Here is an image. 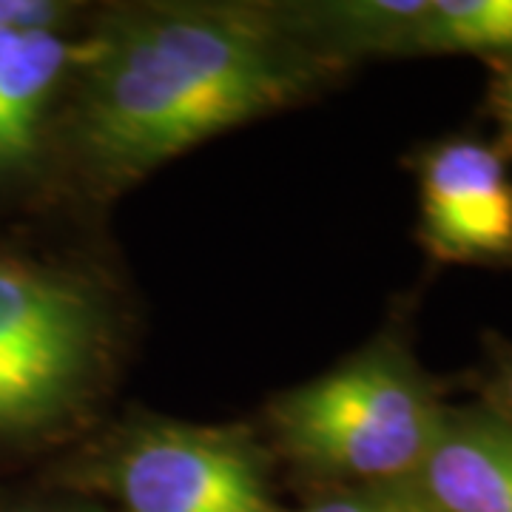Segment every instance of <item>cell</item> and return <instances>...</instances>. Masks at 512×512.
Returning <instances> with one entry per match:
<instances>
[{
    "instance_id": "4",
    "label": "cell",
    "mask_w": 512,
    "mask_h": 512,
    "mask_svg": "<svg viewBox=\"0 0 512 512\" xmlns=\"http://www.w3.org/2000/svg\"><path fill=\"white\" fill-rule=\"evenodd\" d=\"M83 481L120 512H291L274 493L268 450L231 424H128L83 467Z\"/></svg>"
},
{
    "instance_id": "9",
    "label": "cell",
    "mask_w": 512,
    "mask_h": 512,
    "mask_svg": "<svg viewBox=\"0 0 512 512\" xmlns=\"http://www.w3.org/2000/svg\"><path fill=\"white\" fill-rule=\"evenodd\" d=\"M476 55L512 60V0H427L410 57Z\"/></svg>"
},
{
    "instance_id": "11",
    "label": "cell",
    "mask_w": 512,
    "mask_h": 512,
    "mask_svg": "<svg viewBox=\"0 0 512 512\" xmlns=\"http://www.w3.org/2000/svg\"><path fill=\"white\" fill-rule=\"evenodd\" d=\"M72 18V3L57 0H0V32L35 35L60 32Z\"/></svg>"
},
{
    "instance_id": "10",
    "label": "cell",
    "mask_w": 512,
    "mask_h": 512,
    "mask_svg": "<svg viewBox=\"0 0 512 512\" xmlns=\"http://www.w3.org/2000/svg\"><path fill=\"white\" fill-rule=\"evenodd\" d=\"M291 512H430L404 484L322 487L305 507Z\"/></svg>"
},
{
    "instance_id": "15",
    "label": "cell",
    "mask_w": 512,
    "mask_h": 512,
    "mask_svg": "<svg viewBox=\"0 0 512 512\" xmlns=\"http://www.w3.org/2000/svg\"><path fill=\"white\" fill-rule=\"evenodd\" d=\"M504 154H510L512 157V140H504Z\"/></svg>"
},
{
    "instance_id": "13",
    "label": "cell",
    "mask_w": 512,
    "mask_h": 512,
    "mask_svg": "<svg viewBox=\"0 0 512 512\" xmlns=\"http://www.w3.org/2000/svg\"><path fill=\"white\" fill-rule=\"evenodd\" d=\"M490 111L504 128V140H512V60L495 63L490 83Z\"/></svg>"
},
{
    "instance_id": "6",
    "label": "cell",
    "mask_w": 512,
    "mask_h": 512,
    "mask_svg": "<svg viewBox=\"0 0 512 512\" xmlns=\"http://www.w3.org/2000/svg\"><path fill=\"white\" fill-rule=\"evenodd\" d=\"M430 512H512V421L493 404H447L439 433L402 481Z\"/></svg>"
},
{
    "instance_id": "2",
    "label": "cell",
    "mask_w": 512,
    "mask_h": 512,
    "mask_svg": "<svg viewBox=\"0 0 512 512\" xmlns=\"http://www.w3.org/2000/svg\"><path fill=\"white\" fill-rule=\"evenodd\" d=\"M447 413L439 384L396 333L276 396L279 456L322 487L402 484L421 467Z\"/></svg>"
},
{
    "instance_id": "5",
    "label": "cell",
    "mask_w": 512,
    "mask_h": 512,
    "mask_svg": "<svg viewBox=\"0 0 512 512\" xmlns=\"http://www.w3.org/2000/svg\"><path fill=\"white\" fill-rule=\"evenodd\" d=\"M421 245L441 262H512V177L507 154L456 137L416 163Z\"/></svg>"
},
{
    "instance_id": "7",
    "label": "cell",
    "mask_w": 512,
    "mask_h": 512,
    "mask_svg": "<svg viewBox=\"0 0 512 512\" xmlns=\"http://www.w3.org/2000/svg\"><path fill=\"white\" fill-rule=\"evenodd\" d=\"M427 0L282 3L293 35L339 66L362 57H410V40Z\"/></svg>"
},
{
    "instance_id": "14",
    "label": "cell",
    "mask_w": 512,
    "mask_h": 512,
    "mask_svg": "<svg viewBox=\"0 0 512 512\" xmlns=\"http://www.w3.org/2000/svg\"><path fill=\"white\" fill-rule=\"evenodd\" d=\"M12 512H94L92 507H74V504H49V507H23Z\"/></svg>"
},
{
    "instance_id": "3",
    "label": "cell",
    "mask_w": 512,
    "mask_h": 512,
    "mask_svg": "<svg viewBox=\"0 0 512 512\" xmlns=\"http://www.w3.org/2000/svg\"><path fill=\"white\" fill-rule=\"evenodd\" d=\"M109 342L89 282L0 254V436L35 433L86 399Z\"/></svg>"
},
{
    "instance_id": "12",
    "label": "cell",
    "mask_w": 512,
    "mask_h": 512,
    "mask_svg": "<svg viewBox=\"0 0 512 512\" xmlns=\"http://www.w3.org/2000/svg\"><path fill=\"white\" fill-rule=\"evenodd\" d=\"M490 399L487 404H493L495 410L512 421V345H504L501 350H495V365L493 379H490Z\"/></svg>"
},
{
    "instance_id": "1",
    "label": "cell",
    "mask_w": 512,
    "mask_h": 512,
    "mask_svg": "<svg viewBox=\"0 0 512 512\" xmlns=\"http://www.w3.org/2000/svg\"><path fill=\"white\" fill-rule=\"evenodd\" d=\"M80 66L74 151L109 194L345 72L293 35L279 6L256 3L123 9L83 40Z\"/></svg>"
},
{
    "instance_id": "8",
    "label": "cell",
    "mask_w": 512,
    "mask_h": 512,
    "mask_svg": "<svg viewBox=\"0 0 512 512\" xmlns=\"http://www.w3.org/2000/svg\"><path fill=\"white\" fill-rule=\"evenodd\" d=\"M83 43L63 32L23 35L0 63V171L18 168L37 151L40 120L63 74L80 63Z\"/></svg>"
}]
</instances>
